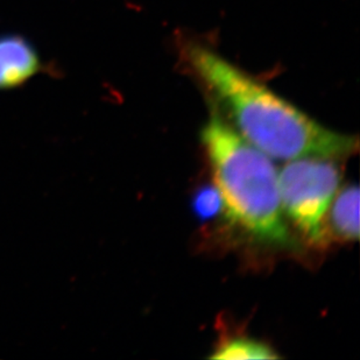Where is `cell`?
Segmentation results:
<instances>
[{
	"label": "cell",
	"mask_w": 360,
	"mask_h": 360,
	"mask_svg": "<svg viewBox=\"0 0 360 360\" xmlns=\"http://www.w3.org/2000/svg\"><path fill=\"white\" fill-rule=\"evenodd\" d=\"M184 56L221 115L269 158L337 159L357 152V138L326 129L210 48L189 44Z\"/></svg>",
	"instance_id": "obj_1"
},
{
	"label": "cell",
	"mask_w": 360,
	"mask_h": 360,
	"mask_svg": "<svg viewBox=\"0 0 360 360\" xmlns=\"http://www.w3.org/2000/svg\"><path fill=\"white\" fill-rule=\"evenodd\" d=\"M202 143L228 217L258 240L287 246L279 173L269 155L245 140L214 111L202 131Z\"/></svg>",
	"instance_id": "obj_2"
},
{
	"label": "cell",
	"mask_w": 360,
	"mask_h": 360,
	"mask_svg": "<svg viewBox=\"0 0 360 360\" xmlns=\"http://www.w3.org/2000/svg\"><path fill=\"white\" fill-rule=\"evenodd\" d=\"M340 179V167L329 158H299L280 170L282 210L311 244L326 239L324 219Z\"/></svg>",
	"instance_id": "obj_3"
},
{
	"label": "cell",
	"mask_w": 360,
	"mask_h": 360,
	"mask_svg": "<svg viewBox=\"0 0 360 360\" xmlns=\"http://www.w3.org/2000/svg\"><path fill=\"white\" fill-rule=\"evenodd\" d=\"M41 69L40 56L30 41L20 35L0 37V90L25 84Z\"/></svg>",
	"instance_id": "obj_4"
},
{
	"label": "cell",
	"mask_w": 360,
	"mask_h": 360,
	"mask_svg": "<svg viewBox=\"0 0 360 360\" xmlns=\"http://www.w3.org/2000/svg\"><path fill=\"white\" fill-rule=\"evenodd\" d=\"M331 203L330 226L340 239L357 240L359 238V189L347 186L336 194Z\"/></svg>",
	"instance_id": "obj_5"
},
{
	"label": "cell",
	"mask_w": 360,
	"mask_h": 360,
	"mask_svg": "<svg viewBox=\"0 0 360 360\" xmlns=\"http://www.w3.org/2000/svg\"><path fill=\"white\" fill-rule=\"evenodd\" d=\"M210 358L221 360L278 359L279 356L265 343L238 337L221 344Z\"/></svg>",
	"instance_id": "obj_6"
},
{
	"label": "cell",
	"mask_w": 360,
	"mask_h": 360,
	"mask_svg": "<svg viewBox=\"0 0 360 360\" xmlns=\"http://www.w3.org/2000/svg\"><path fill=\"white\" fill-rule=\"evenodd\" d=\"M224 210L221 193L216 186H204L195 193L193 211L200 221H210Z\"/></svg>",
	"instance_id": "obj_7"
}]
</instances>
